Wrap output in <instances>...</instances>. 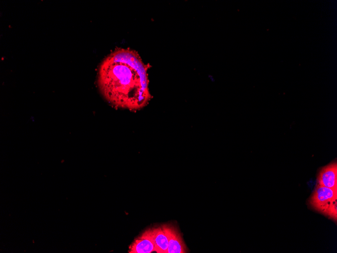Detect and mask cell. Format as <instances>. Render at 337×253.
I'll use <instances>...</instances> for the list:
<instances>
[{"instance_id":"obj_1","label":"cell","mask_w":337,"mask_h":253,"mask_svg":"<svg viewBox=\"0 0 337 253\" xmlns=\"http://www.w3.org/2000/svg\"><path fill=\"white\" fill-rule=\"evenodd\" d=\"M139 54L129 48H118L101 63L97 76L100 93L113 106L136 111L151 98L147 70Z\"/></svg>"},{"instance_id":"obj_2","label":"cell","mask_w":337,"mask_h":253,"mask_svg":"<svg viewBox=\"0 0 337 253\" xmlns=\"http://www.w3.org/2000/svg\"><path fill=\"white\" fill-rule=\"evenodd\" d=\"M337 190L317 184L309 203L315 210L336 220Z\"/></svg>"},{"instance_id":"obj_3","label":"cell","mask_w":337,"mask_h":253,"mask_svg":"<svg viewBox=\"0 0 337 253\" xmlns=\"http://www.w3.org/2000/svg\"><path fill=\"white\" fill-rule=\"evenodd\" d=\"M155 251L152 228L145 230L129 247V253H151Z\"/></svg>"},{"instance_id":"obj_4","label":"cell","mask_w":337,"mask_h":253,"mask_svg":"<svg viewBox=\"0 0 337 253\" xmlns=\"http://www.w3.org/2000/svg\"><path fill=\"white\" fill-rule=\"evenodd\" d=\"M162 226L168 239L167 253L187 252V247L177 228L172 225Z\"/></svg>"},{"instance_id":"obj_5","label":"cell","mask_w":337,"mask_h":253,"mask_svg":"<svg viewBox=\"0 0 337 253\" xmlns=\"http://www.w3.org/2000/svg\"><path fill=\"white\" fill-rule=\"evenodd\" d=\"M318 185L337 190V164L333 162L322 168L317 178Z\"/></svg>"},{"instance_id":"obj_6","label":"cell","mask_w":337,"mask_h":253,"mask_svg":"<svg viewBox=\"0 0 337 253\" xmlns=\"http://www.w3.org/2000/svg\"><path fill=\"white\" fill-rule=\"evenodd\" d=\"M152 230L155 246V252L167 253L168 239L163 226L152 228Z\"/></svg>"}]
</instances>
